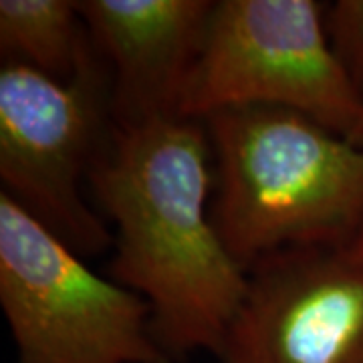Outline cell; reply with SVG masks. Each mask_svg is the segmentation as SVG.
<instances>
[{"label": "cell", "mask_w": 363, "mask_h": 363, "mask_svg": "<svg viewBox=\"0 0 363 363\" xmlns=\"http://www.w3.org/2000/svg\"><path fill=\"white\" fill-rule=\"evenodd\" d=\"M214 160L202 119L162 117L116 130L89 190L113 234L107 277L145 298L172 363L218 355L248 285L212 220Z\"/></svg>", "instance_id": "1"}, {"label": "cell", "mask_w": 363, "mask_h": 363, "mask_svg": "<svg viewBox=\"0 0 363 363\" xmlns=\"http://www.w3.org/2000/svg\"><path fill=\"white\" fill-rule=\"evenodd\" d=\"M212 220L245 269L293 248L347 250L363 233V145L286 107L242 105L202 119Z\"/></svg>", "instance_id": "2"}, {"label": "cell", "mask_w": 363, "mask_h": 363, "mask_svg": "<svg viewBox=\"0 0 363 363\" xmlns=\"http://www.w3.org/2000/svg\"><path fill=\"white\" fill-rule=\"evenodd\" d=\"M116 130L111 77L97 49L71 81L21 63L0 67V194L83 259L113 247L83 186Z\"/></svg>", "instance_id": "3"}, {"label": "cell", "mask_w": 363, "mask_h": 363, "mask_svg": "<svg viewBox=\"0 0 363 363\" xmlns=\"http://www.w3.org/2000/svg\"><path fill=\"white\" fill-rule=\"evenodd\" d=\"M325 13L315 0L214 2L182 116L274 105L363 145V93L331 49Z\"/></svg>", "instance_id": "4"}, {"label": "cell", "mask_w": 363, "mask_h": 363, "mask_svg": "<svg viewBox=\"0 0 363 363\" xmlns=\"http://www.w3.org/2000/svg\"><path fill=\"white\" fill-rule=\"evenodd\" d=\"M0 307L18 363H172L145 298L0 194Z\"/></svg>", "instance_id": "5"}, {"label": "cell", "mask_w": 363, "mask_h": 363, "mask_svg": "<svg viewBox=\"0 0 363 363\" xmlns=\"http://www.w3.org/2000/svg\"><path fill=\"white\" fill-rule=\"evenodd\" d=\"M218 363H363V262L293 248L248 269Z\"/></svg>", "instance_id": "6"}, {"label": "cell", "mask_w": 363, "mask_h": 363, "mask_svg": "<svg viewBox=\"0 0 363 363\" xmlns=\"http://www.w3.org/2000/svg\"><path fill=\"white\" fill-rule=\"evenodd\" d=\"M111 77L117 130L182 116L206 39L210 0H77Z\"/></svg>", "instance_id": "7"}, {"label": "cell", "mask_w": 363, "mask_h": 363, "mask_svg": "<svg viewBox=\"0 0 363 363\" xmlns=\"http://www.w3.org/2000/svg\"><path fill=\"white\" fill-rule=\"evenodd\" d=\"M77 0H2V63H21L71 81L93 52Z\"/></svg>", "instance_id": "8"}, {"label": "cell", "mask_w": 363, "mask_h": 363, "mask_svg": "<svg viewBox=\"0 0 363 363\" xmlns=\"http://www.w3.org/2000/svg\"><path fill=\"white\" fill-rule=\"evenodd\" d=\"M325 30L339 63L363 93V0L327 6Z\"/></svg>", "instance_id": "9"}, {"label": "cell", "mask_w": 363, "mask_h": 363, "mask_svg": "<svg viewBox=\"0 0 363 363\" xmlns=\"http://www.w3.org/2000/svg\"><path fill=\"white\" fill-rule=\"evenodd\" d=\"M345 252H347L353 260H362L363 262V233L357 236V240H355Z\"/></svg>", "instance_id": "10"}]
</instances>
